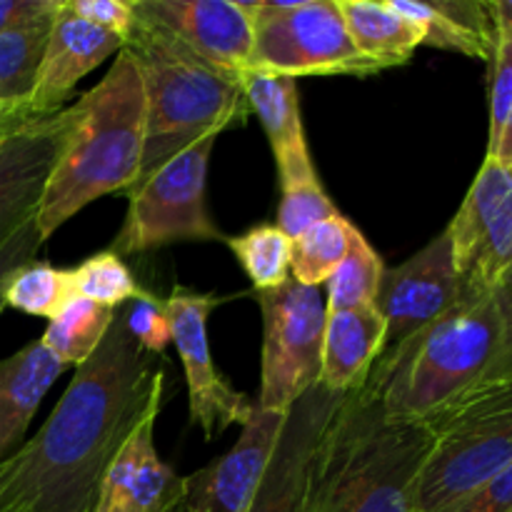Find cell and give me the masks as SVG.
Here are the masks:
<instances>
[{"instance_id":"1","label":"cell","mask_w":512,"mask_h":512,"mask_svg":"<svg viewBox=\"0 0 512 512\" xmlns=\"http://www.w3.org/2000/svg\"><path fill=\"white\" fill-rule=\"evenodd\" d=\"M120 310L33 440L0 463V512H95L100 483L155 400L163 370Z\"/></svg>"},{"instance_id":"2","label":"cell","mask_w":512,"mask_h":512,"mask_svg":"<svg viewBox=\"0 0 512 512\" xmlns=\"http://www.w3.org/2000/svg\"><path fill=\"white\" fill-rule=\"evenodd\" d=\"M508 375L510 315L495 290H468L448 313L380 355L365 385L390 418L433 425Z\"/></svg>"},{"instance_id":"3","label":"cell","mask_w":512,"mask_h":512,"mask_svg":"<svg viewBox=\"0 0 512 512\" xmlns=\"http://www.w3.org/2000/svg\"><path fill=\"white\" fill-rule=\"evenodd\" d=\"M433 445V425L390 418L368 385L350 390L313 455L305 512H415Z\"/></svg>"},{"instance_id":"4","label":"cell","mask_w":512,"mask_h":512,"mask_svg":"<svg viewBox=\"0 0 512 512\" xmlns=\"http://www.w3.org/2000/svg\"><path fill=\"white\" fill-rule=\"evenodd\" d=\"M145 113L143 78L123 48L105 78L75 100L73 130L38 210L43 243L93 200L135 188L143 163Z\"/></svg>"},{"instance_id":"5","label":"cell","mask_w":512,"mask_h":512,"mask_svg":"<svg viewBox=\"0 0 512 512\" xmlns=\"http://www.w3.org/2000/svg\"><path fill=\"white\" fill-rule=\"evenodd\" d=\"M125 50L140 70L148 108L138 183L208 133L248 118L240 75L208 63L165 30L135 20Z\"/></svg>"},{"instance_id":"6","label":"cell","mask_w":512,"mask_h":512,"mask_svg":"<svg viewBox=\"0 0 512 512\" xmlns=\"http://www.w3.org/2000/svg\"><path fill=\"white\" fill-rule=\"evenodd\" d=\"M433 430L415 512H448L512 465V375L435 420Z\"/></svg>"},{"instance_id":"7","label":"cell","mask_w":512,"mask_h":512,"mask_svg":"<svg viewBox=\"0 0 512 512\" xmlns=\"http://www.w3.org/2000/svg\"><path fill=\"white\" fill-rule=\"evenodd\" d=\"M240 10L253 28L250 70L303 78V75H365L380 65L365 58L350 40L338 0H250Z\"/></svg>"},{"instance_id":"8","label":"cell","mask_w":512,"mask_h":512,"mask_svg":"<svg viewBox=\"0 0 512 512\" xmlns=\"http://www.w3.org/2000/svg\"><path fill=\"white\" fill-rule=\"evenodd\" d=\"M218 133H208L140 180L128 193V215L113 238L118 258L173 243H225L208 210V163Z\"/></svg>"},{"instance_id":"9","label":"cell","mask_w":512,"mask_h":512,"mask_svg":"<svg viewBox=\"0 0 512 512\" xmlns=\"http://www.w3.org/2000/svg\"><path fill=\"white\" fill-rule=\"evenodd\" d=\"M263 313V368L258 408L288 415L295 400L320 383L328 305L320 288L293 278L273 290H255Z\"/></svg>"},{"instance_id":"10","label":"cell","mask_w":512,"mask_h":512,"mask_svg":"<svg viewBox=\"0 0 512 512\" xmlns=\"http://www.w3.org/2000/svg\"><path fill=\"white\" fill-rule=\"evenodd\" d=\"M225 300L228 298L198 293L183 285H175L163 300L173 330V343L185 368L190 423L203 430L205 440L218 438L233 425L243 428L258 410V403H253L245 393H238L220 375L210 355L208 318Z\"/></svg>"},{"instance_id":"11","label":"cell","mask_w":512,"mask_h":512,"mask_svg":"<svg viewBox=\"0 0 512 512\" xmlns=\"http://www.w3.org/2000/svg\"><path fill=\"white\" fill-rule=\"evenodd\" d=\"M455 270L468 290H495L512 268V163L485 158L448 225Z\"/></svg>"},{"instance_id":"12","label":"cell","mask_w":512,"mask_h":512,"mask_svg":"<svg viewBox=\"0 0 512 512\" xmlns=\"http://www.w3.org/2000/svg\"><path fill=\"white\" fill-rule=\"evenodd\" d=\"M75 123V103L58 113L0 118V245L38 218L45 188Z\"/></svg>"},{"instance_id":"13","label":"cell","mask_w":512,"mask_h":512,"mask_svg":"<svg viewBox=\"0 0 512 512\" xmlns=\"http://www.w3.org/2000/svg\"><path fill=\"white\" fill-rule=\"evenodd\" d=\"M465 293L468 288L455 270L453 245L445 228L403 265L385 268L375 298V310L385 320V345L380 355H388L410 335L448 313Z\"/></svg>"},{"instance_id":"14","label":"cell","mask_w":512,"mask_h":512,"mask_svg":"<svg viewBox=\"0 0 512 512\" xmlns=\"http://www.w3.org/2000/svg\"><path fill=\"white\" fill-rule=\"evenodd\" d=\"M345 395L318 383L295 400L248 512H305L313 455Z\"/></svg>"},{"instance_id":"15","label":"cell","mask_w":512,"mask_h":512,"mask_svg":"<svg viewBox=\"0 0 512 512\" xmlns=\"http://www.w3.org/2000/svg\"><path fill=\"white\" fill-rule=\"evenodd\" d=\"M135 20L165 30L208 63L245 73L253 63V28L230 0H133Z\"/></svg>"},{"instance_id":"16","label":"cell","mask_w":512,"mask_h":512,"mask_svg":"<svg viewBox=\"0 0 512 512\" xmlns=\"http://www.w3.org/2000/svg\"><path fill=\"white\" fill-rule=\"evenodd\" d=\"M283 425L285 415L255 410L228 453L185 478V503L190 510L248 512Z\"/></svg>"},{"instance_id":"17","label":"cell","mask_w":512,"mask_h":512,"mask_svg":"<svg viewBox=\"0 0 512 512\" xmlns=\"http://www.w3.org/2000/svg\"><path fill=\"white\" fill-rule=\"evenodd\" d=\"M163 400H155L108 465L95 512H165L185 495V478L160 460L155 420Z\"/></svg>"},{"instance_id":"18","label":"cell","mask_w":512,"mask_h":512,"mask_svg":"<svg viewBox=\"0 0 512 512\" xmlns=\"http://www.w3.org/2000/svg\"><path fill=\"white\" fill-rule=\"evenodd\" d=\"M123 48L125 40L120 35L78 18L75 13H70L65 0H60L43 68H40L33 98L28 103V113L48 115L68 108L75 85L90 70L98 68L110 55H118Z\"/></svg>"},{"instance_id":"19","label":"cell","mask_w":512,"mask_h":512,"mask_svg":"<svg viewBox=\"0 0 512 512\" xmlns=\"http://www.w3.org/2000/svg\"><path fill=\"white\" fill-rule=\"evenodd\" d=\"M240 85L248 108L255 110L268 135L280 183L313 175L315 165L305 140L298 80L288 75L263 73V70H245L240 73Z\"/></svg>"},{"instance_id":"20","label":"cell","mask_w":512,"mask_h":512,"mask_svg":"<svg viewBox=\"0 0 512 512\" xmlns=\"http://www.w3.org/2000/svg\"><path fill=\"white\" fill-rule=\"evenodd\" d=\"M68 365L55 358L43 340H33L0 360V463L20 445L40 403Z\"/></svg>"},{"instance_id":"21","label":"cell","mask_w":512,"mask_h":512,"mask_svg":"<svg viewBox=\"0 0 512 512\" xmlns=\"http://www.w3.org/2000/svg\"><path fill=\"white\" fill-rule=\"evenodd\" d=\"M385 345V320L375 305L328 313L320 383L335 393L363 388Z\"/></svg>"},{"instance_id":"22","label":"cell","mask_w":512,"mask_h":512,"mask_svg":"<svg viewBox=\"0 0 512 512\" xmlns=\"http://www.w3.org/2000/svg\"><path fill=\"white\" fill-rule=\"evenodd\" d=\"M398 13L415 20L423 28V45L470 55L478 60H493L498 33L490 18L488 3L480 0H388Z\"/></svg>"},{"instance_id":"23","label":"cell","mask_w":512,"mask_h":512,"mask_svg":"<svg viewBox=\"0 0 512 512\" xmlns=\"http://www.w3.org/2000/svg\"><path fill=\"white\" fill-rule=\"evenodd\" d=\"M338 8L355 48L383 70L405 65L423 45L420 23L398 13L388 0H338Z\"/></svg>"},{"instance_id":"24","label":"cell","mask_w":512,"mask_h":512,"mask_svg":"<svg viewBox=\"0 0 512 512\" xmlns=\"http://www.w3.org/2000/svg\"><path fill=\"white\" fill-rule=\"evenodd\" d=\"M58 5L38 18L25 20L0 33V98L25 113L43 68Z\"/></svg>"},{"instance_id":"25","label":"cell","mask_w":512,"mask_h":512,"mask_svg":"<svg viewBox=\"0 0 512 512\" xmlns=\"http://www.w3.org/2000/svg\"><path fill=\"white\" fill-rule=\"evenodd\" d=\"M118 310L85 298H73L45 328L43 345L65 365H80L98 350Z\"/></svg>"},{"instance_id":"26","label":"cell","mask_w":512,"mask_h":512,"mask_svg":"<svg viewBox=\"0 0 512 512\" xmlns=\"http://www.w3.org/2000/svg\"><path fill=\"white\" fill-rule=\"evenodd\" d=\"M353 233L355 225L340 213L305 230L303 235L293 240L290 278L300 285H308V288H320V285L328 283L330 275L343 263Z\"/></svg>"},{"instance_id":"27","label":"cell","mask_w":512,"mask_h":512,"mask_svg":"<svg viewBox=\"0 0 512 512\" xmlns=\"http://www.w3.org/2000/svg\"><path fill=\"white\" fill-rule=\"evenodd\" d=\"M385 265L378 250L365 240V235L355 228L350 248L343 263L338 265L330 280L325 283V305L328 313L340 310H360L375 305L380 283H383Z\"/></svg>"},{"instance_id":"28","label":"cell","mask_w":512,"mask_h":512,"mask_svg":"<svg viewBox=\"0 0 512 512\" xmlns=\"http://www.w3.org/2000/svg\"><path fill=\"white\" fill-rule=\"evenodd\" d=\"M75 295L73 270L55 268L43 260H30L10 275L5 285V308L53 320Z\"/></svg>"},{"instance_id":"29","label":"cell","mask_w":512,"mask_h":512,"mask_svg":"<svg viewBox=\"0 0 512 512\" xmlns=\"http://www.w3.org/2000/svg\"><path fill=\"white\" fill-rule=\"evenodd\" d=\"M225 243L230 245L238 263L253 280L255 290H273L290 280L293 240L278 225H255Z\"/></svg>"},{"instance_id":"30","label":"cell","mask_w":512,"mask_h":512,"mask_svg":"<svg viewBox=\"0 0 512 512\" xmlns=\"http://www.w3.org/2000/svg\"><path fill=\"white\" fill-rule=\"evenodd\" d=\"M73 280L78 298L93 300V303L113 310L123 308L130 300L148 293L145 288H140V283L130 273L128 265L123 263V258H118L110 250L90 255L78 268H73Z\"/></svg>"},{"instance_id":"31","label":"cell","mask_w":512,"mask_h":512,"mask_svg":"<svg viewBox=\"0 0 512 512\" xmlns=\"http://www.w3.org/2000/svg\"><path fill=\"white\" fill-rule=\"evenodd\" d=\"M280 190H283V195H280L278 223L275 225H278L290 240L303 235L305 230L318 225L320 220H328L333 218V215H338V208H335L330 195L325 193V188L320 185L318 173L283 180V183H280Z\"/></svg>"},{"instance_id":"32","label":"cell","mask_w":512,"mask_h":512,"mask_svg":"<svg viewBox=\"0 0 512 512\" xmlns=\"http://www.w3.org/2000/svg\"><path fill=\"white\" fill-rule=\"evenodd\" d=\"M123 323L128 328L130 338L150 355H163V350L173 343V330H170L168 313H165L163 298L153 293H145L140 298L130 300L123 308Z\"/></svg>"},{"instance_id":"33","label":"cell","mask_w":512,"mask_h":512,"mask_svg":"<svg viewBox=\"0 0 512 512\" xmlns=\"http://www.w3.org/2000/svg\"><path fill=\"white\" fill-rule=\"evenodd\" d=\"M490 63H493V80H490V135L485 158L495 155L512 115V35H500Z\"/></svg>"},{"instance_id":"34","label":"cell","mask_w":512,"mask_h":512,"mask_svg":"<svg viewBox=\"0 0 512 512\" xmlns=\"http://www.w3.org/2000/svg\"><path fill=\"white\" fill-rule=\"evenodd\" d=\"M65 5L78 18L110 30L123 40H128L135 25V10L130 0H65Z\"/></svg>"},{"instance_id":"35","label":"cell","mask_w":512,"mask_h":512,"mask_svg":"<svg viewBox=\"0 0 512 512\" xmlns=\"http://www.w3.org/2000/svg\"><path fill=\"white\" fill-rule=\"evenodd\" d=\"M40 245H43V238H40L38 218L28 220L8 243L0 245V313L5 310V285H8L10 275H13L20 265L35 260Z\"/></svg>"},{"instance_id":"36","label":"cell","mask_w":512,"mask_h":512,"mask_svg":"<svg viewBox=\"0 0 512 512\" xmlns=\"http://www.w3.org/2000/svg\"><path fill=\"white\" fill-rule=\"evenodd\" d=\"M448 512H512V465L480 485Z\"/></svg>"},{"instance_id":"37","label":"cell","mask_w":512,"mask_h":512,"mask_svg":"<svg viewBox=\"0 0 512 512\" xmlns=\"http://www.w3.org/2000/svg\"><path fill=\"white\" fill-rule=\"evenodd\" d=\"M55 5H58V0H0V33L48 13Z\"/></svg>"},{"instance_id":"38","label":"cell","mask_w":512,"mask_h":512,"mask_svg":"<svg viewBox=\"0 0 512 512\" xmlns=\"http://www.w3.org/2000/svg\"><path fill=\"white\" fill-rule=\"evenodd\" d=\"M488 10L498 38L500 35H512V0H493V3H488Z\"/></svg>"},{"instance_id":"39","label":"cell","mask_w":512,"mask_h":512,"mask_svg":"<svg viewBox=\"0 0 512 512\" xmlns=\"http://www.w3.org/2000/svg\"><path fill=\"white\" fill-rule=\"evenodd\" d=\"M493 158L503 160V163H512V115L508 120V128H505V133H503V140H500V145H498V150H495Z\"/></svg>"},{"instance_id":"40","label":"cell","mask_w":512,"mask_h":512,"mask_svg":"<svg viewBox=\"0 0 512 512\" xmlns=\"http://www.w3.org/2000/svg\"><path fill=\"white\" fill-rule=\"evenodd\" d=\"M495 293H498V298H500V303H503L505 313H508L510 320H512V268H510V273L503 278V283L495 288Z\"/></svg>"},{"instance_id":"41","label":"cell","mask_w":512,"mask_h":512,"mask_svg":"<svg viewBox=\"0 0 512 512\" xmlns=\"http://www.w3.org/2000/svg\"><path fill=\"white\" fill-rule=\"evenodd\" d=\"M18 113H25V110L13 108V105H8L3 98H0V118H8V115H18Z\"/></svg>"},{"instance_id":"42","label":"cell","mask_w":512,"mask_h":512,"mask_svg":"<svg viewBox=\"0 0 512 512\" xmlns=\"http://www.w3.org/2000/svg\"><path fill=\"white\" fill-rule=\"evenodd\" d=\"M165 512H193V510H190V505L185 503V495H183V498H180L178 503H173V505H170V508L165 510Z\"/></svg>"}]
</instances>
